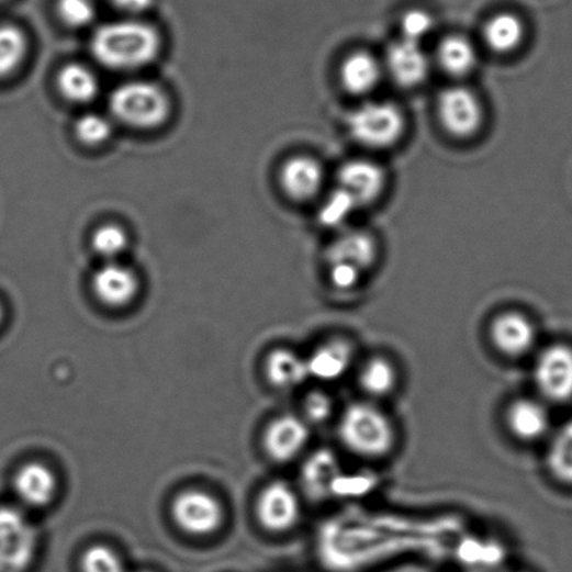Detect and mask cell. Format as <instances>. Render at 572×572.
Instances as JSON below:
<instances>
[{"mask_svg": "<svg viewBox=\"0 0 572 572\" xmlns=\"http://www.w3.org/2000/svg\"><path fill=\"white\" fill-rule=\"evenodd\" d=\"M24 54V34L12 25H2L0 27V78L16 70L22 64Z\"/></svg>", "mask_w": 572, "mask_h": 572, "instance_id": "cell-28", "label": "cell"}, {"mask_svg": "<svg viewBox=\"0 0 572 572\" xmlns=\"http://www.w3.org/2000/svg\"><path fill=\"white\" fill-rule=\"evenodd\" d=\"M356 361L355 341L347 336H332L306 356L310 378L319 382L341 380L354 369Z\"/></svg>", "mask_w": 572, "mask_h": 572, "instance_id": "cell-12", "label": "cell"}, {"mask_svg": "<svg viewBox=\"0 0 572 572\" xmlns=\"http://www.w3.org/2000/svg\"><path fill=\"white\" fill-rule=\"evenodd\" d=\"M37 529L18 508L0 507V572H25L37 551Z\"/></svg>", "mask_w": 572, "mask_h": 572, "instance_id": "cell-5", "label": "cell"}, {"mask_svg": "<svg viewBox=\"0 0 572 572\" xmlns=\"http://www.w3.org/2000/svg\"><path fill=\"white\" fill-rule=\"evenodd\" d=\"M438 115L449 134L471 137L482 127L483 106L467 87H449L438 100Z\"/></svg>", "mask_w": 572, "mask_h": 572, "instance_id": "cell-9", "label": "cell"}, {"mask_svg": "<svg viewBox=\"0 0 572 572\" xmlns=\"http://www.w3.org/2000/svg\"><path fill=\"white\" fill-rule=\"evenodd\" d=\"M58 14L70 27H85L93 22L96 8L91 0H59Z\"/></svg>", "mask_w": 572, "mask_h": 572, "instance_id": "cell-35", "label": "cell"}, {"mask_svg": "<svg viewBox=\"0 0 572 572\" xmlns=\"http://www.w3.org/2000/svg\"><path fill=\"white\" fill-rule=\"evenodd\" d=\"M401 374L395 362L390 357L374 355L362 361L357 371V384L370 401H381L390 397L400 386Z\"/></svg>", "mask_w": 572, "mask_h": 572, "instance_id": "cell-17", "label": "cell"}, {"mask_svg": "<svg viewBox=\"0 0 572 572\" xmlns=\"http://www.w3.org/2000/svg\"><path fill=\"white\" fill-rule=\"evenodd\" d=\"M381 65L369 53H355L347 56L340 68V80L351 94H367L374 90L381 80Z\"/></svg>", "mask_w": 572, "mask_h": 572, "instance_id": "cell-23", "label": "cell"}, {"mask_svg": "<svg viewBox=\"0 0 572 572\" xmlns=\"http://www.w3.org/2000/svg\"><path fill=\"white\" fill-rule=\"evenodd\" d=\"M93 289L102 303L122 306L131 303L137 293V279L130 268L120 263H109L97 270Z\"/></svg>", "mask_w": 572, "mask_h": 572, "instance_id": "cell-19", "label": "cell"}, {"mask_svg": "<svg viewBox=\"0 0 572 572\" xmlns=\"http://www.w3.org/2000/svg\"><path fill=\"white\" fill-rule=\"evenodd\" d=\"M2 316H3L2 306H0V321H2Z\"/></svg>", "mask_w": 572, "mask_h": 572, "instance_id": "cell-38", "label": "cell"}, {"mask_svg": "<svg viewBox=\"0 0 572 572\" xmlns=\"http://www.w3.org/2000/svg\"><path fill=\"white\" fill-rule=\"evenodd\" d=\"M142 572H147V571H142Z\"/></svg>", "mask_w": 572, "mask_h": 572, "instance_id": "cell-40", "label": "cell"}, {"mask_svg": "<svg viewBox=\"0 0 572 572\" xmlns=\"http://www.w3.org/2000/svg\"><path fill=\"white\" fill-rule=\"evenodd\" d=\"M311 441V426L301 415L285 413L270 422L263 434V448L278 463H288L303 455Z\"/></svg>", "mask_w": 572, "mask_h": 572, "instance_id": "cell-11", "label": "cell"}, {"mask_svg": "<svg viewBox=\"0 0 572 572\" xmlns=\"http://www.w3.org/2000/svg\"><path fill=\"white\" fill-rule=\"evenodd\" d=\"M83 572H125L120 556L106 546H93L81 557Z\"/></svg>", "mask_w": 572, "mask_h": 572, "instance_id": "cell-31", "label": "cell"}, {"mask_svg": "<svg viewBox=\"0 0 572 572\" xmlns=\"http://www.w3.org/2000/svg\"><path fill=\"white\" fill-rule=\"evenodd\" d=\"M14 489L25 504L44 507L55 498L58 480L48 467L33 462L20 469L14 478Z\"/></svg>", "mask_w": 572, "mask_h": 572, "instance_id": "cell-20", "label": "cell"}, {"mask_svg": "<svg viewBox=\"0 0 572 572\" xmlns=\"http://www.w3.org/2000/svg\"><path fill=\"white\" fill-rule=\"evenodd\" d=\"M301 417L311 427L324 426L336 416V402L334 396L321 388H314L305 393L303 406H301Z\"/></svg>", "mask_w": 572, "mask_h": 572, "instance_id": "cell-29", "label": "cell"}, {"mask_svg": "<svg viewBox=\"0 0 572 572\" xmlns=\"http://www.w3.org/2000/svg\"><path fill=\"white\" fill-rule=\"evenodd\" d=\"M112 114L126 125L153 127L160 125L168 115V100L160 87L146 81H131L112 93Z\"/></svg>", "mask_w": 572, "mask_h": 572, "instance_id": "cell-4", "label": "cell"}, {"mask_svg": "<svg viewBox=\"0 0 572 572\" xmlns=\"http://www.w3.org/2000/svg\"><path fill=\"white\" fill-rule=\"evenodd\" d=\"M504 420L511 436L523 442L539 441L550 428L548 407L535 397H515L505 408Z\"/></svg>", "mask_w": 572, "mask_h": 572, "instance_id": "cell-13", "label": "cell"}, {"mask_svg": "<svg viewBox=\"0 0 572 572\" xmlns=\"http://www.w3.org/2000/svg\"><path fill=\"white\" fill-rule=\"evenodd\" d=\"M546 463L551 476L572 486V422L565 423L551 438Z\"/></svg>", "mask_w": 572, "mask_h": 572, "instance_id": "cell-27", "label": "cell"}, {"mask_svg": "<svg viewBox=\"0 0 572 572\" xmlns=\"http://www.w3.org/2000/svg\"><path fill=\"white\" fill-rule=\"evenodd\" d=\"M172 517L182 530L195 536L216 532L222 526L224 513L213 495L189 490L178 495L172 504Z\"/></svg>", "mask_w": 572, "mask_h": 572, "instance_id": "cell-10", "label": "cell"}, {"mask_svg": "<svg viewBox=\"0 0 572 572\" xmlns=\"http://www.w3.org/2000/svg\"><path fill=\"white\" fill-rule=\"evenodd\" d=\"M438 60L447 74L464 76L476 66L478 54L471 41L461 35H451L439 44Z\"/></svg>", "mask_w": 572, "mask_h": 572, "instance_id": "cell-25", "label": "cell"}, {"mask_svg": "<svg viewBox=\"0 0 572 572\" xmlns=\"http://www.w3.org/2000/svg\"><path fill=\"white\" fill-rule=\"evenodd\" d=\"M514 572H526V571H514Z\"/></svg>", "mask_w": 572, "mask_h": 572, "instance_id": "cell-39", "label": "cell"}, {"mask_svg": "<svg viewBox=\"0 0 572 572\" xmlns=\"http://www.w3.org/2000/svg\"><path fill=\"white\" fill-rule=\"evenodd\" d=\"M280 182L290 198L306 201L321 191L322 183H324V170L313 157L289 158L280 172Z\"/></svg>", "mask_w": 572, "mask_h": 572, "instance_id": "cell-18", "label": "cell"}, {"mask_svg": "<svg viewBox=\"0 0 572 572\" xmlns=\"http://www.w3.org/2000/svg\"><path fill=\"white\" fill-rule=\"evenodd\" d=\"M158 47L156 30L132 20L104 24L91 38L94 58L110 69L141 68L156 58Z\"/></svg>", "mask_w": 572, "mask_h": 572, "instance_id": "cell-2", "label": "cell"}, {"mask_svg": "<svg viewBox=\"0 0 572 572\" xmlns=\"http://www.w3.org/2000/svg\"><path fill=\"white\" fill-rule=\"evenodd\" d=\"M257 515L260 525L272 534L290 532L303 515L301 495L284 480H274L259 494Z\"/></svg>", "mask_w": 572, "mask_h": 572, "instance_id": "cell-8", "label": "cell"}, {"mask_svg": "<svg viewBox=\"0 0 572 572\" xmlns=\"http://www.w3.org/2000/svg\"><path fill=\"white\" fill-rule=\"evenodd\" d=\"M401 29L403 38L420 44L433 32L434 19L426 10L412 9L403 14Z\"/></svg>", "mask_w": 572, "mask_h": 572, "instance_id": "cell-34", "label": "cell"}, {"mask_svg": "<svg viewBox=\"0 0 572 572\" xmlns=\"http://www.w3.org/2000/svg\"><path fill=\"white\" fill-rule=\"evenodd\" d=\"M377 258V244L369 233L350 229L330 244L329 263L351 265L361 272L369 269Z\"/></svg>", "mask_w": 572, "mask_h": 572, "instance_id": "cell-21", "label": "cell"}, {"mask_svg": "<svg viewBox=\"0 0 572 572\" xmlns=\"http://www.w3.org/2000/svg\"><path fill=\"white\" fill-rule=\"evenodd\" d=\"M153 0H114L116 8L126 13H142L152 7Z\"/></svg>", "mask_w": 572, "mask_h": 572, "instance_id": "cell-37", "label": "cell"}, {"mask_svg": "<svg viewBox=\"0 0 572 572\" xmlns=\"http://www.w3.org/2000/svg\"><path fill=\"white\" fill-rule=\"evenodd\" d=\"M76 136L86 145H100L111 135L110 121L97 114H86L76 122Z\"/></svg>", "mask_w": 572, "mask_h": 572, "instance_id": "cell-33", "label": "cell"}, {"mask_svg": "<svg viewBox=\"0 0 572 572\" xmlns=\"http://www.w3.org/2000/svg\"><path fill=\"white\" fill-rule=\"evenodd\" d=\"M336 434L347 452L364 461L391 457L400 439L390 413L370 400L349 403L337 416Z\"/></svg>", "mask_w": 572, "mask_h": 572, "instance_id": "cell-1", "label": "cell"}, {"mask_svg": "<svg viewBox=\"0 0 572 572\" xmlns=\"http://www.w3.org/2000/svg\"><path fill=\"white\" fill-rule=\"evenodd\" d=\"M265 372L270 384L278 390H294L304 384L310 378L306 357L298 351L280 347L268 356L265 362Z\"/></svg>", "mask_w": 572, "mask_h": 572, "instance_id": "cell-22", "label": "cell"}, {"mask_svg": "<svg viewBox=\"0 0 572 572\" xmlns=\"http://www.w3.org/2000/svg\"><path fill=\"white\" fill-rule=\"evenodd\" d=\"M340 474L339 458L332 449L321 448L305 459L301 469V486L310 498L322 502L336 492Z\"/></svg>", "mask_w": 572, "mask_h": 572, "instance_id": "cell-14", "label": "cell"}, {"mask_svg": "<svg viewBox=\"0 0 572 572\" xmlns=\"http://www.w3.org/2000/svg\"><path fill=\"white\" fill-rule=\"evenodd\" d=\"M523 19L514 13H498L484 24L483 37L490 49L508 54L517 49L525 38Z\"/></svg>", "mask_w": 572, "mask_h": 572, "instance_id": "cell-24", "label": "cell"}, {"mask_svg": "<svg viewBox=\"0 0 572 572\" xmlns=\"http://www.w3.org/2000/svg\"><path fill=\"white\" fill-rule=\"evenodd\" d=\"M58 87L66 99L74 102H89L99 91L96 75L83 65L65 66L58 75Z\"/></svg>", "mask_w": 572, "mask_h": 572, "instance_id": "cell-26", "label": "cell"}, {"mask_svg": "<svg viewBox=\"0 0 572 572\" xmlns=\"http://www.w3.org/2000/svg\"><path fill=\"white\" fill-rule=\"evenodd\" d=\"M126 245V233L114 224L97 229L93 236V248L101 257H119L120 254L125 251Z\"/></svg>", "mask_w": 572, "mask_h": 572, "instance_id": "cell-32", "label": "cell"}, {"mask_svg": "<svg viewBox=\"0 0 572 572\" xmlns=\"http://www.w3.org/2000/svg\"><path fill=\"white\" fill-rule=\"evenodd\" d=\"M347 127L351 137L370 149H385L395 145L405 132L406 122L401 109L391 102H366L350 112Z\"/></svg>", "mask_w": 572, "mask_h": 572, "instance_id": "cell-3", "label": "cell"}, {"mask_svg": "<svg viewBox=\"0 0 572 572\" xmlns=\"http://www.w3.org/2000/svg\"><path fill=\"white\" fill-rule=\"evenodd\" d=\"M339 188L349 193L359 206L374 202L384 191L386 176L384 168L369 160L346 162L339 170Z\"/></svg>", "mask_w": 572, "mask_h": 572, "instance_id": "cell-15", "label": "cell"}, {"mask_svg": "<svg viewBox=\"0 0 572 572\" xmlns=\"http://www.w3.org/2000/svg\"><path fill=\"white\" fill-rule=\"evenodd\" d=\"M361 270L347 263L330 265V283L337 290H354L360 283Z\"/></svg>", "mask_w": 572, "mask_h": 572, "instance_id": "cell-36", "label": "cell"}, {"mask_svg": "<svg viewBox=\"0 0 572 572\" xmlns=\"http://www.w3.org/2000/svg\"><path fill=\"white\" fill-rule=\"evenodd\" d=\"M356 208H359V204L355 199L344 189L337 188L321 209V222L329 227L340 226L351 216Z\"/></svg>", "mask_w": 572, "mask_h": 572, "instance_id": "cell-30", "label": "cell"}, {"mask_svg": "<svg viewBox=\"0 0 572 572\" xmlns=\"http://www.w3.org/2000/svg\"><path fill=\"white\" fill-rule=\"evenodd\" d=\"M534 384L543 400L565 403L572 400V347L546 346L536 356Z\"/></svg>", "mask_w": 572, "mask_h": 572, "instance_id": "cell-6", "label": "cell"}, {"mask_svg": "<svg viewBox=\"0 0 572 572\" xmlns=\"http://www.w3.org/2000/svg\"><path fill=\"white\" fill-rule=\"evenodd\" d=\"M489 340L498 355L508 360H520L532 354L538 330L528 315L517 310L503 311L489 325Z\"/></svg>", "mask_w": 572, "mask_h": 572, "instance_id": "cell-7", "label": "cell"}, {"mask_svg": "<svg viewBox=\"0 0 572 572\" xmlns=\"http://www.w3.org/2000/svg\"><path fill=\"white\" fill-rule=\"evenodd\" d=\"M386 68L396 83L415 87L426 80L430 64L420 44L402 38L388 49Z\"/></svg>", "mask_w": 572, "mask_h": 572, "instance_id": "cell-16", "label": "cell"}]
</instances>
